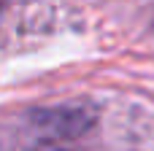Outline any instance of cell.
I'll use <instances>...</instances> for the list:
<instances>
[{
    "label": "cell",
    "instance_id": "cell-1",
    "mask_svg": "<svg viewBox=\"0 0 154 151\" xmlns=\"http://www.w3.org/2000/svg\"><path fill=\"white\" fill-rule=\"evenodd\" d=\"M35 151H65V149H54V146H43V149H35Z\"/></svg>",
    "mask_w": 154,
    "mask_h": 151
}]
</instances>
